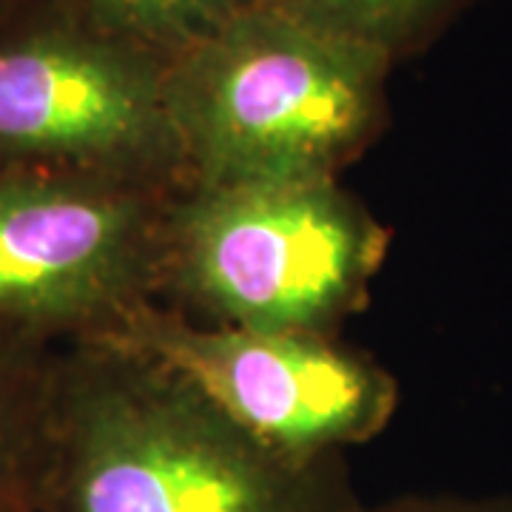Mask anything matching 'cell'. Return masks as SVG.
Wrapping results in <instances>:
<instances>
[{
	"label": "cell",
	"mask_w": 512,
	"mask_h": 512,
	"mask_svg": "<svg viewBox=\"0 0 512 512\" xmlns=\"http://www.w3.org/2000/svg\"><path fill=\"white\" fill-rule=\"evenodd\" d=\"M345 458L268 447L111 339L57 353L37 512H350Z\"/></svg>",
	"instance_id": "1"
},
{
	"label": "cell",
	"mask_w": 512,
	"mask_h": 512,
	"mask_svg": "<svg viewBox=\"0 0 512 512\" xmlns=\"http://www.w3.org/2000/svg\"><path fill=\"white\" fill-rule=\"evenodd\" d=\"M390 72L387 57L248 0L168 60L165 97L188 180L339 177L384 131Z\"/></svg>",
	"instance_id": "2"
},
{
	"label": "cell",
	"mask_w": 512,
	"mask_h": 512,
	"mask_svg": "<svg viewBox=\"0 0 512 512\" xmlns=\"http://www.w3.org/2000/svg\"><path fill=\"white\" fill-rule=\"evenodd\" d=\"M384 256L387 228L339 177L185 180L165 214L160 302L211 325L336 333Z\"/></svg>",
	"instance_id": "3"
},
{
	"label": "cell",
	"mask_w": 512,
	"mask_h": 512,
	"mask_svg": "<svg viewBox=\"0 0 512 512\" xmlns=\"http://www.w3.org/2000/svg\"><path fill=\"white\" fill-rule=\"evenodd\" d=\"M165 185L0 163V330L106 339L160 302Z\"/></svg>",
	"instance_id": "4"
},
{
	"label": "cell",
	"mask_w": 512,
	"mask_h": 512,
	"mask_svg": "<svg viewBox=\"0 0 512 512\" xmlns=\"http://www.w3.org/2000/svg\"><path fill=\"white\" fill-rule=\"evenodd\" d=\"M168 60L52 0L0 6V163L151 185L188 180L165 97Z\"/></svg>",
	"instance_id": "5"
},
{
	"label": "cell",
	"mask_w": 512,
	"mask_h": 512,
	"mask_svg": "<svg viewBox=\"0 0 512 512\" xmlns=\"http://www.w3.org/2000/svg\"><path fill=\"white\" fill-rule=\"evenodd\" d=\"M160 362L242 430L296 458L345 456L384 433L399 384L333 333L211 325L151 302L106 336Z\"/></svg>",
	"instance_id": "6"
},
{
	"label": "cell",
	"mask_w": 512,
	"mask_h": 512,
	"mask_svg": "<svg viewBox=\"0 0 512 512\" xmlns=\"http://www.w3.org/2000/svg\"><path fill=\"white\" fill-rule=\"evenodd\" d=\"M60 345L0 330V512H37Z\"/></svg>",
	"instance_id": "7"
},
{
	"label": "cell",
	"mask_w": 512,
	"mask_h": 512,
	"mask_svg": "<svg viewBox=\"0 0 512 512\" xmlns=\"http://www.w3.org/2000/svg\"><path fill=\"white\" fill-rule=\"evenodd\" d=\"M296 18L308 20L359 43L393 66L419 55L456 20L470 0H265Z\"/></svg>",
	"instance_id": "8"
},
{
	"label": "cell",
	"mask_w": 512,
	"mask_h": 512,
	"mask_svg": "<svg viewBox=\"0 0 512 512\" xmlns=\"http://www.w3.org/2000/svg\"><path fill=\"white\" fill-rule=\"evenodd\" d=\"M97 29L163 60L214 32L248 0H52Z\"/></svg>",
	"instance_id": "9"
},
{
	"label": "cell",
	"mask_w": 512,
	"mask_h": 512,
	"mask_svg": "<svg viewBox=\"0 0 512 512\" xmlns=\"http://www.w3.org/2000/svg\"><path fill=\"white\" fill-rule=\"evenodd\" d=\"M350 512H512L510 495L461 498V495H407L384 504H356Z\"/></svg>",
	"instance_id": "10"
},
{
	"label": "cell",
	"mask_w": 512,
	"mask_h": 512,
	"mask_svg": "<svg viewBox=\"0 0 512 512\" xmlns=\"http://www.w3.org/2000/svg\"><path fill=\"white\" fill-rule=\"evenodd\" d=\"M3 3H9V0H0V6H3Z\"/></svg>",
	"instance_id": "11"
}]
</instances>
